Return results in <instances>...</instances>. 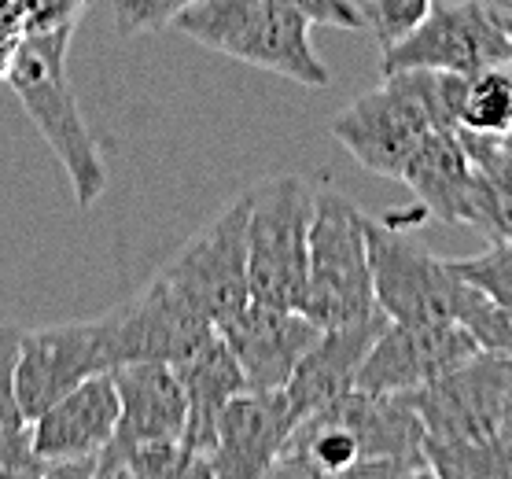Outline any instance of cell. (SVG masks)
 Listing matches in <instances>:
<instances>
[{"label": "cell", "instance_id": "cell-7", "mask_svg": "<svg viewBox=\"0 0 512 479\" xmlns=\"http://www.w3.org/2000/svg\"><path fill=\"white\" fill-rule=\"evenodd\" d=\"M512 63V19L487 0H450L431 8V15L380 52V71H454L479 74L487 67Z\"/></svg>", "mask_w": 512, "mask_h": 479}, {"label": "cell", "instance_id": "cell-1", "mask_svg": "<svg viewBox=\"0 0 512 479\" xmlns=\"http://www.w3.org/2000/svg\"><path fill=\"white\" fill-rule=\"evenodd\" d=\"M468 74L454 71H391L384 85L343 107L328 133L369 174L402 181L409 155L431 129H461Z\"/></svg>", "mask_w": 512, "mask_h": 479}, {"label": "cell", "instance_id": "cell-27", "mask_svg": "<svg viewBox=\"0 0 512 479\" xmlns=\"http://www.w3.org/2000/svg\"><path fill=\"white\" fill-rule=\"evenodd\" d=\"M192 0H118V30L140 34V30H163L174 23V15Z\"/></svg>", "mask_w": 512, "mask_h": 479}, {"label": "cell", "instance_id": "cell-13", "mask_svg": "<svg viewBox=\"0 0 512 479\" xmlns=\"http://www.w3.org/2000/svg\"><path fill=\"white\" fill-rule=\"evenodd\" d=\"M96 373H111L104 343V321H78V325L34 328L19 336V362H15V391L26 421L45 413L52 402Z\"/></svg>", "mask_w": 512, "mask_h": 479}, {"label": "cell", "instance_id": "cell-30", "mask_svg": "<svg viewBox=\"0 0 512 479\" xmlns=\"http://www.w3.org/2000/svg\"><path fill=\"white\" fill-rule=\"evenodd\" d=\"M89 0H26V34L30 30H56L74 26Z\"/></svg>", "mask_w": 512, "mask_h": 479}, {"label": "cell", "instance_id": "cell-2", "mask_svg": "<svg viewBox=\"0 0 512 479\" xmlns=\"http://www.w3.org/2000/svg\"><path fill=\"white\" fill-rule=\"evenodd\" d=\"M74 26H56V30H30L19 37L12 59H8V85L15 89L19 104L34 126L41 129V137L48 148L56 152L63 163L74 188L78 207L89 211L96 199L104 196L107 188V170L104 159L96 152V141L82 118L78 96L70 89L67 74V48Z\"/></svg>", "mask_w": 512, "mask_h": 479}, {"label": "cell", "instance_id": "cell-23", "mask_svg": "<svg viewBox=\"0 0 512 479\" xmlns=\"http://www.w3.org/2000/svg\"><path fill=\"white\" fill-rule=\"evenodd\" d=\"M457 277H465L476 292H483L490 303L512 310V240H498L487 251L468 258H450Z\"/></svg>", "mask_w": 512, "mask_h": 479}, {"label": "cell", "instance_id": "cell-9", "mask_svg": "<svg viewBox=\"0 0 512 479\" xmlns=\"http://www.w3.org/2000/svg\"><path fill=\"white\" fill-rule=\"evenodd\" d=\"M424 439H476L512 424V354L479 347L468 362L409 391Z\"/></svg>", "mask_w": 512, "mask_h": 479}, {"label": "cell", "instance_id": "cell-10", "mask_svg": "<svg viewBox=\"0 0 512 479\" xmlns=\"http://www.w3.org/2000/svg\"><path fill=\"white\" fill-rule=\"evenodd\" d=\"M100 321H104L111 369L129 362L177 365L218 336V325L199 314L192 303H185L163 277H155L137 299L122 303Z\"/></svg>", "mask_w": 512, "mask_h": 479}, {"label": "cell", "instance_id": "cell-20", "mask_svg": "<svg viewBox=\"0 0 512 479\" xmlns=\"http://www.w3.org/2000/svg\"><path fill=\"white\" fill-rule=\"evenodd\" d=\"M468 155L476 163V192H472V218L468 225L479 229L490 244L512 240V144L501 137H483L461 129Z\"/></svg>", "mask_w": 512, "mask_h": 479}, {"label": "cell", "instance_id": "cell-18", "mask_svg": "<svg viewBox=\"0 0 512 479\" xmlns=\"http://www.w3.org/2000/svg\"><path fill=\"white\" fill-rule=\"evenodd\" d=\"M402 185L417 196L420 211L450 225H468L472 192H476V163L468 155L461 129H431L409 155Z\"/></svg>", "mask_w": 512, "mask_h": 479}, {"label": "cell", "instance_id": "cell-14", "mask_svg": "<svg viewBox=\"0 0 512 479\" xmlns=\"http://www.w3.org/2000/svg\"><path fill=\"white\" fill-rule=\"evenodd\" d=\"M118 387L115 439L96 461V476H115V465L144 443H185L188 398L174 365L129 362L111 369Z\"/></svg>", "mask_w": 512, "mask_h": 479}, {"label": "cell", "instance_id": "cell-26", "mask_svg": "<svg viewBox=\"0 0 512 479\" xmlns=\"http://www.w3.org/2000/svg\"><path fill=\"white\" fill-rule=\"evenodd\" d=\"M19 336L23 328H0V428H26V413L15 391V362H19Z\"/></svg>", "mask_w": 512, "mask_h": 479}, {"label": "cell", "instance_id": "cell-3", "mask_svg": "<svg viewBox=\"0 0 512 479\" xmlns=\"http://www.w3.org/2000/svg\"><path fill=\"white\" fill-rule=\"evenodd\" d=\"M170 26L196 45L306 89H325L332 82L325 59L310 41L314 23L277 0H192Z\"/></svg>", "mask_w": 512, "mask_h": 479}, {"label": "cell", "instance_id": "cell-21", "mask_svg": "<svg viewBox=\"0 0 512 479\" xmlns=\"http://www.w3.org/2000/svg\"><path fill=\"white\" fill-rule=\"evenodd\" d=\"M424 457L439 479H512V424L476 439H424Z\"/></svg>", "mask_w": 512, "mask_h": 479}, {"label": "cell", "instance_id": "cell-16", "mask_svg": "<svg viewBox=\"0 0 512 479\" xmlns=\"http://www.w3.org/2000/svg\"><path fill=\"white\" fill-rule=\"evenodd\" d=\"M295 428V413L284 391H251L225 402L214 428L210 472L225 479H258L269 476L280 450Z\"/></svg>", "mask_w": 512, "mask_h": 479}, {"label": "cell", "instance_id": "cell-11", "mask_svg": "<svg viewBox=\"0 0 512 479\" xmlns=\"http://www.w3.org/2000/svg\"><path fill=\"white\" fill-rule=\"evenodd\" d=\"M479 351V339L461 321H387L376 336L354 387L380 395H409L439 380L454 365L468 362Z\"/></svg>", "mask_w": 512, "mask_h": 479}, {"label": "cell", "instance_id": "cell-24", "mask_svg": "<svg viewBox=\"0 0 512 479\" xmlns=\"http://www.w3.org/2000/svg\"><path fill=\"white\" fill-rule=\"evenodd\" d=\"M431 8H435V0H365L361 4L365 30H373V37L380 41V52L413 34L431 15Z\"/></svg>", "mask_w": 512, "mask_h": 479}, {"label": "cell", "instance_id": "cell-5", "mask_svg": "<svg viewBox=\"0 0 512 479\" xmlns=\"http://www.w3.org/2000/svg\"><path fill=\"white\" fill-rule=\"evenodd\" d=\"M247 211V281L251 299L299 310L310 266V222L314 188L303 177L258 181Z\"/></svg>", "mask_w": 512, "mask_h": 479}, {"label": "cell", "instance_id": "cell-15", "mask_svg": "<svg viewBox=\"0 0 512 479\" xmlns=\"http://www.w3.org/2000/svg\"><path fill=\"white\" fill-rule=\"evenodd\" d=\"M218 332L240 362L244 384L251 391H284L295 365L303 362V354L321 336V325L310 321L303 310L251 299L240 314L222 321Z\"/></svg>", "mask_w": 512, "mask_h": 479}, {"label": "cell", "instance_id": "cell-8", "mask_svg": "<svg viewBox=\"0 0 512 479\" xmlns=\"http://www.w3.org/2000/svg\"><path fill=\"white\" fill-rule=\"evenodd\" d=\"M247 192L233 199L207 229L188 240L170 266L159 273L185 303H192L214 325L229 321L251 303L247 281Z\"/></svg>", "mask_w": 512, "mask_h": 479}, {"label": "cell", "instance_id": "cell-29", "mask_svg": "<svg viewBox=\"0 0 512 479\" xmlns=\"http://www.w3.org/2000/svg\"><path fill=\"white\" fill-rule=\"evenodd\" d=\"M295 12H303L314 26H332V30H365V12L354 0H277Z\"/></svg>", "mask_w": 512, "mask_h": 479}, {"label": "cell", "instance_id": "cell-25", "mask_svg": "<svg viewBox=\"0 0 512 479\" xmlns=\"http://www.w3.org/2000/svg\"><path fill=\"white\" fill-rule=\"evenodd\" d=\"M461 325L472 328V336L479 339V347L512 354V310H505V306H498V303H490L483 292H476V299L468 303L465 317H461Z\"/></svg>", "mask_w": 512, "mask_h": 479}, {"label": "cell", "instance_id": "cell-31", "mask_svg": "<svg viewBox=\"0 0 512 479\" xmlns=\"http://www.w3.org/2000/svg\"><path fill=\"white\" fill-rule=\"evenodd\" d=\"M509 4H512V0H509Z\"/></svg>", "mask_w": 512, "mask_h": 479}, {"label": "cell", "instance_id": "cell-28", "mask_svg": "<svg viewBox=\"0 0 512 479\" xmlns=\"http://www.w3.org/2000/svg\"><path fill=\"white\" fill-rule=\"evenodd\" d=\"M0 476H45V461L34 450L30 424L0 428Z\"/></svg>", "mask_w": 512, "mask_h": 479}, {"label": "cell", "instance_id": "cell-12", "mask_svg": "<svg viewBox=\"0 0 512 479\" xmlns=\"http://www.w3.org/2000/svg\"><path fill=\"white\" fill-rule=\"evenodd\" d=\"M118 387L111 373H96L30 421L34 450L45 476H96V461L115 439Z\"/></svg>", "mask_w": 512, "mask_h": 479}, {"label": "cell", "instance_id": "cell-17", "mask_svg": "<svg viewBox=\"0 0 512 479\" xmlns=\"http://www.w3.org/2000/svg\"><path fill=\"white\" fill-rule=\"evenodd\" d=\"M384 328V310H376L373 317H361V321H350V325L321 328V336L303 354V362L295 365V373H291L288 387H284L291 413H295V424L303 421L306 413H314V409L336 402L339 395H347L354 380H358L365 354H369V347H373Z\"/></svg>", "mask_w": 512, "mask_h": 479}, {"label": "cell", "instance_id": "cell-4", "mask_svg": "<svg viewBox=\"0 0 512 479\" xmlns=\"http://www.w3.org/2000/svg\"><path fill=\"white\" fill-rule=\"evenodd\" d=\"M299 310L321 328L350 325L380 310L369 266L365 214L336 188H314L310 266Z\"/></svg>", "mask_w": 512, "mask_h": 479}, {"label": "cell", "instance_id": "cell-19", "mask_svg": "<svg viewBox=\"0 0 512 479\" xmlns=\"http://www.w3.org/2000/svg\"><path fill=\"white\" fill-rule=\"evenodd\" d=\"M177 380L185 387L188 398V424H185V446L188 454L207 457L214 450V428H218V413L225 409V402L244 391V373L240 362L233 358L229 343L222 339V332L210 339L203 351H196L192 358L174 365Z\"/></svg>", "mask_w": 512, "mask_h": 479}, {"label": "cell", "instance_id": "cell-22", "mask_svg": "<svg viewBox=\"0 0 512 479\" xmlns=\"http://www.w3.org/2000/svg\"><path fill=\"white\" fill-rule=\"evenodd\" d=\"M461 129L483 137L512 133V63L487 67L468 78L465 104H461Z\"/></svg>", "mask_w": 512, "mask_h": 479}, {"label": "cell", "instance_id": "cell-6", "mask_svg": "<svg viewBox=\"0 0 512 479\" xmlns=\"http://www.w3.org/2000/svg\"><path fill=\"white\" fill-rule=\"evenodd\" d=\"M369 266H373L376 306L387 321H461L476 288L457 277V269L435 258L428 247L398 233L395 222H373L365 214Z\"/></svg>", "mask_w": 512, "mask_h": 479}]
</instances>
